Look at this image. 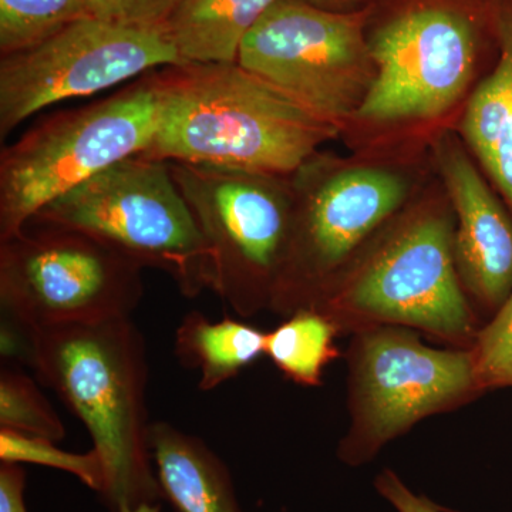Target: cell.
<instances>
[{
  "instance_id": "obj_3",
  "label": "cell",
  "mask_w": 512,
  "mask_h": 512,
  "mask_svg": "<svg viewBox=\"0 0 512 512\" xmlns=\"http://www.w3.org/2000/svg\"><path fill=\"white\" fill-rule=\"evenodd\" d=\"M454 229L447 195L400 211L312 311L328 316L340 335L404 326L447 348L470 349L483 325L458 276Z\"/></svg>"
},
{
  "instance_id": "obj_10",
  "label": "cell",
  "mask_w": 512,
  "mask_h": 512,
  "mask_svg": "<svg viewBox=\"0 0 512 512\" xmlns=\"http://www.w3.org/2000/svg\"><path fill=\"white\" fill-rule=\"evenodd\" d=\"M143 296V268L83 232L28 225L0 242V303L19 329L127 318Z\"/></svg>"
},
{
  "instance_id": "obj_25",
  "label": "cell",
  "mask_w": 512,
  "mask_h": 512,
  "mask_svg": "<svg viewBox=\"0 0 512 512\" xmlns=\"http://www.w3.org/2000/svg\"><path fill=\"white\" fill-rule=\"evenodd\" d=\"M25 487L26 471L22 464H0V512H28Z\"/></svg>"
},
{
  "instance_id": "obj_22",
  "label": "cell",
  "mask_w": 512,
  "mask_h": 512,
  "mask_svg": "<svg viewBox=\"0 0 512 512\" xmlns=\"http://www.w3.org/2000/svg\"><path fill=\"white\" fill-rule=\"evenodd\" d=\"M470 350L477 383L484 393L512 387V292L478 330Z\"/></svg>"
},
{
  "instance_id": "obj_4",
  "label": "cell",
  "mask_w": 512,
  "mask_h": 512,
  "mask_svg": "<svg viewBox=\"0 0 512 512\" xmlns=\"http://www.w3.org/2000/svg\"><path fill=\"white\" fill-rule=\"evenodd\" d=\"M365 9L376 79L350 124L441 119L497 60L498 0H366Z\"/></svg>"
},
{
  "instance_id": "obj_5",
  "label": "cell",
  "mask_w": 512,
  "mask_h": 512,
  "mask_svg": "<svg viewBox=\"0 0 512 512\" xmlns=\"http://www.w3.org/2000/svg\"><path fill=\"white\" fill-rule=\"evenodd\" d=\"M28 225L73 229L141 268L163 271L185 298L211 289V262L168 161L134 156L111 165L37 212Z\"/></svg>"
},
{
  "instance_id": "obj_21",
  "label": "cell",
  "mask_w": 512,
  "mask_h": 512,
  "mask_svg": "<svg viewBox=\"0 0 512 512\" xmlns=\"http://www.w3.org/2000/svg\"><path fill=\"white\" fill-rule=\"evenodd\" d=\"M55 443L43 437L0 429V461L56 468L79 478L90 490L103 495L106 490V468L99 453L94 448L89 453H70Z\"/></svg>"
},
{
  "instance_id": "obj_20",
  "label": "cell",
  "mask_w": 512,
  "mask_h": 512,
  "mask_svg": "<svg viewBox=\"0 0 512 512\" xmlns=\"http://www.w3.org/2000/svg\"><path fill=\"white\" fill-rule=\"evenodd\" d=\"M0 429L60 441L66 429L36 383L19 366L3 360L0 369Z\"/></svg>"
},
{
  "instance_id": "obj_27",
  "label": "cell",
  "mask_w": 512,
  "mask_h": 512,
  "mask_svg": "<svg viewBox=\"0 0 512 512\" xmlns=\"http://www.w3.org/2000/svg\"><path fill=\"white\" fill-rule=\"evenodd\" d=\"M110 512H161L160 503H143L134 505V507H121L119 510Z\"/></svg>"
},
{
  "instance_id": "obj_15",
  "label": "cell",
  "mask_w": 512,
  "mask_h": 512,
  "mask_svg": "<svg viewBox=\"0 0 512 512\" xmlns=\"http://www.w3.org/2000/svg\"><path fill=\"white\" fill-rule=\"evenodd\" d=\"M148 446L161 497L175 512H244L227 464L200 437L151 421Z\"/></svg>"
},
{
  "instance_id": "obj_1",
  "label": "cell",
  "mask_w": 512,
  "mask_h": 512,
  "mask_svg": "<svg viewBox=\"0 0 512 512\" xmlns=\"http://www.w3.org/2000/svg\"><path fill=\"white\" fill-rule=\"evenodd\" d=\"M156 134L140 156L292 177L342 130L237 63L153 70Z\"/></svg>"
},
{
  "instance_id": "obj_8",
  "label": "cell",
  "mask_w": 512,
  "mask_h": 512,
  "mask_svg": "<svg viewBox=\"0 0 512 512\" xmlns=\"http://www.w3.org/2000/svg\"><path fill=\"white\" fill-rule=\"evenodd\" d=\"M346 359L350 421L336 454L349 467L375 460L421 420L484 394L470 349L431 348L404 326L353 333Z\"/></svg>"
},
{
  "instance_id": "obj_19",
  "label": "cell",
  "mask_w": 512,
  "mask_h": 512,
  "mask_svg": "<svg viewBox=\"0 0 512 512\" xmlns=\"http://www.w3.org/2000/svg\"><path fill=\"white\" fill-rule=\"evenodd\" d=\"M84 16L87 0H0V55L39 45Z\"/></svg>"
},
{
  "instance_id": "obj_23",
  "label": "cell",
  "mask_w": 512,
  "mask_h": 512,
  "mask_svg": "<svg viewBox=\"0 0 512 512\" xmlns=\"http://www.w3.org/2000/svg\"><path fill=\"white\" fill-rule=\"evenodd\" d=\"M178 0H87L92 18L134 28L164 29Z\"/></svg>"
},
{
  "instance_id": "obj_12",
  "label": "cell",
  "mask_w": 512,
  "mask_h": 512,
  "mask_svg": "<svg viewBox=\"0 0 512 512\" xmlns=\"http://www.w3.org/2000/svg\"><path fill=\"white\" fill-rule=\"evenodd\" d=\"M173 64L183 62L164 29L84 16L39 45L0 57V138L60 101L92 96Z\"/></svg>"
},
{
  "instance_id": "obj_16",
  "label": "cell",
  "mask_w": 512,
  "mask_h": 512,
  "mask_svg": "<svg viewBox=\"0 0 512 512\" xmlns=\"http://www.w3.org/2000/svg\"><path fill=\"white\" fill-rule=\"evenodd\" d=\"M276 0H178L165 35L183 63H237L248 33Z\"/></svg>"
},
{
  "instance_id": "obj_18",
  "label": "cell",
  "mask_w": 512,
  "mask_h": 512,
  "mask_svg": "<svg viewBox=\"0 0 512 512\" xmlns=\"http://www.w3.org/2000/svg\"><path fill=\"white\" fill-rule=\"evenodd\" d=\"M339 335L328 316L302 309L289 315L278 328L266 332L265 356L291 382L319 387L326 367L340 355L336 346Z\"/></svg>"
},
{
  "instance_id": "obj_13",
  "label": "cell",
  "mask_w": 512,
  "mask_h": 512,
  "mask_svg": "<svg viewBox=\"0 0 512 512\" xmlns=\"http://www.w3.org/2000/svg\"><path fill=\"white\" fill-rule=\"evenodd\" d=\"M434 153L456 217L458 276L476 311L494 315L512 292V212L456 134H441Z\"/></svg>"
},
{
  "instance_id": "obj_11",
  "label": "cell",
  "mask_w": 512,
  "mask_h": 512,
  "mask_svg": "<svg viewBox=\"0 0 512 512\" xmlns=\"http://www.w3.org/2000/svg\"><path fill=\"white\" fill-rule=\"evenodd\" d=\"M238 63L342 131L376 79L366 9L333 12L306 0H276L245 37Z\"/></svg>"
},
{
  "instance_id": "obj_9",
  "label": "cell",
  "mask_w": 512,
  "mask_h": 512,
  "mask_svg": "<svg viewBox=\"0 0 512 512\" xmlns=\"http://www.w3.org/2000/svg\"><path fill=\"white\" fill-rule=\"evenodd\" d=\"M211 262V289L241 318L269 311L291 235V177L168 161Z\"/></svg>"
},
{
  "instance_id": "obj_6",
  "label": "cell",
  "mask_w": 512,
  "mask_h": 512,
  "mask_svg": "<svg viewBox=\"0 0 512 512\" xmlns=\"http://www.w3.org/2000/svg\"><path fill=\"white\" fill-rule=\"evenodd\" d=\"M160 104L151 72L106 99L43 117L0 153V242L20 234L50 202L140 156Z\"/></svg>"
},
{
  "instance_id": "obj_24",
  "label": "cell",
  "mask_w": 512,
  "mask_h": 512,
  "mask_svg": "<svg viewBox=\"0 0 512 512\" xmlns=\"http://www.w3.org/2000/svg\"><path fill=\"white\" fill-rule=\"evenodd\" d=\"M373 487L397 512H443L429 497L416 494L396 471L384 468L375 477Z\"/></svg>"
},
{
  "instance_id": "obj_26",
  "label": "cell",
  "mask_w": 512,
  "mask_h": 512,
  "mask_svg": "<svg viewBox=\"0 0 512 512\" xmlns=\"http://www.w3.org/2000/svg\"><path fill=\"white\" fill-rule=\"evenodd\" d=\"M318 8L333 10V12H353L365 8L366 0H306Z\"/></svg>"
},
{
  "instance_id": "obj_7",
  "label": "cell",
  "mask_w": 512,
  "mask_h": 512,
  "mask_svg": "<svg viewBox=\"0 0 512 512\" xmlns=\"http://www.w3.org/2000/svg\"><path fill=\"white\" fill-rule=\"evenodd\" d=\"M293 214L284 266L269 311L313 309L377 232L404 210L412 183L379 164L316 154L291 177Z\"/></svg>"
},
{
  "instance_id": "obj_14",
  "label": "cell",
  "mask_w": 512,
  "mask_h": 512,
  "mask_svg": "<svg viewBox=\"0 0 512 512\" xmlns=\"http://www.w3.org/2000/svg\"><path fill=\"white\" fill-rule=\"evenodd\" d=\"M460 130L512 212V0H498V55L466 101Z\"/></svg>"
},
{
  "instance_id": "obj_2",
  "label": "cell",
  "mask_w": 512,
  "mask_h": 512,
  "mask_svg": "<svg viewBox=\"0 0 512 512\" xmlns=\"http://www.w3.org/2000/svg\"><path fill=\"white\" fill-rule=\"evenodd\" d=\"M22 333L39 380L92 436L106 468L103 503L110 511L160 503L148 446L147 346L131 316Z\"/></svg>"
},
{
  "instance_id": "obj_17",
  "label": "cell",
  "mask_w": 512,
  "mask_h": 512,
  "mask_svg": "<svg viewBox=\"0 0 512 512\" xmlns=\"http://www.w3.org/2000/svg\"><path fill=\"white\" fill-rule=\"evenodd\" d=\"M265 339L264 330L241 320L212 322L192 311L175 330L174 353L181 365L200 372L198 389L211 392L265 355Z\"/></svg>"
}]
</instances>
